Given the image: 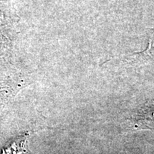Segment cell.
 <instances>
[{"instance_id":"6da1fadb","label":"cell","mask_w":154,"mask_h":154,"mask_svg":"<svg viewBox=\"0 0 154 154\" xmlns=\"http://www.w3.org/2000/svg\"><path fill=\"white\" fill-rule=\"evenodd\" d=\"M29 138V134H25L14 138L5 146L2 154H28Z\"/></svg>"},{"instance_id":"7a4b0ae2","label":"cell","mask_w":154,"mask_h":154,"mask_svg":"<svg viewBox=\"0 0 154 154\" xmlns=\"http://www.w3.org/2000/svg\"><path fill=\"white\" fill-rule=\"evenodd\" d=\"M11 81L13 80L0 79V110L9 103L22 87L20 83L9 84Z\"/></svg>"}]
</instances>
